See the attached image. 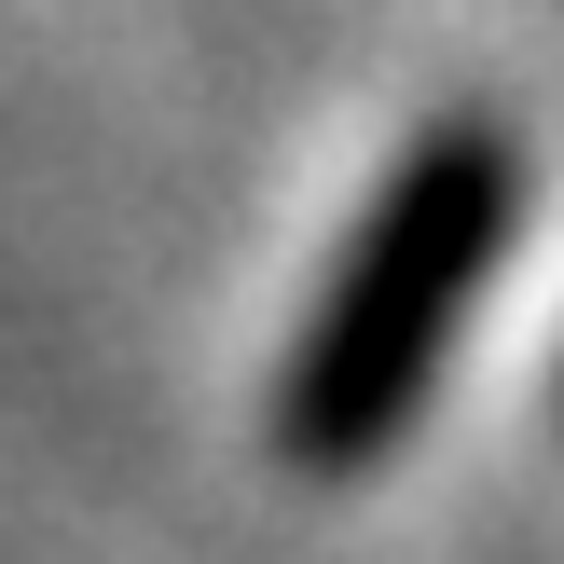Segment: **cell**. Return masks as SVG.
<instances>
[{
	"label": "cell",
	"mask_w": 564,
	"mask_h": 564,
	"mask_svg": "<svg viewBox=\"0 0 564 564\" xmlns=\"http://www.w3.org/2000/svg\"><path fill=\"white\" fill-rule=\"evenodd\" d=\"M510 220H523V138L496 110H441L386 165V193L358 207L345 262L303 303L290 372H275V455L303 482H372L413 441L441 358H455V317L510 262Z\"/></svg>",
	"instance_id": "obj_1"
},
{
	"label": "cell",
	"mask_w": 564,
	"mask_h": 564,
	"mask_svg": "<svg viewBox=\"0 0 564 564\" xmlns=\"http://www.w3.org/2000/svg\"><path fill=\"white\" fill-rule=\"evenodd\" d=\"M551 427H564V372H551Z\"/></svg>",
	"instance_id": "obj_2"
}]
</instances>
